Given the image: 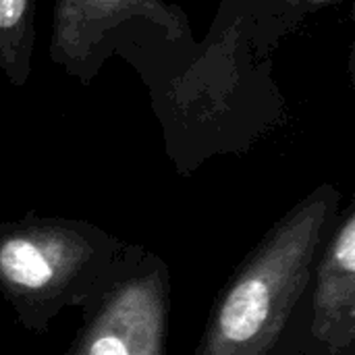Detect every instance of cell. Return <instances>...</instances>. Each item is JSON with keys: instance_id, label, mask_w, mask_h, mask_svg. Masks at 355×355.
Instances as JSON below:
<instances>
[{"instance_id": "obj_1", "label": "cell", "mask_w": 355, "mask_h": 355, "mask_svg": "<svg viewBox=\"0 0 355 355\" xmlns=\"http://www.w3.org/2000/svg\"><path fill=\"white\" fill-rule=\"evenodd\" d=\"M341 200L335 185L322 183L264 233L218 293L196 355H275Z\"/></svg>"}, {"instance_id": "obj_2", "label": "cell", "mask_w": 355, "mask_h": 355, "mask_svg": "<svg viewBox=\"0 0 355 355\" xmlns=\"http://www.w3.org/2000/svg\"><path fill=\"white\" fill-rule=\"evenodd\" d=\"M127 241L64 216L25 214L0 223V295L29 333H46L67 308H81L104 283Z\"/></svg>"}, {"instance_id": "obj_3", "label": "cell", "mask_w": 355, "mask_h": 355, "mask_svg": "<svg viewBox=\"0 0 355 355\" xmlns=\"http://www.w3.org/2000/svg\"><path fill=\"white\" fill-rule=\"evenodd\" d=\"M173 310L168 264L127 243L119 262L79 308L81 327L64 355H164Z\"/></svg>"}, {"instance_id": "obj_4", "label": "cell", "mask_w": 355, "mask_h": 355, "mask_svg": "<svg viewBox=\"0 0 355 355\" xmlns=\"http://www.w3.org/2000/svg\"><path fill=\"white\" fill-rule=\"evenodd\" d=\"M275 355H355V204L341 206Z\"/></svg>"}, {"instance_id": "obj_5", "label": "cell", "mask_w": 355, "mask_h": 355, "mask_svg": "<svg viewBox=\"0 0 355 355\" xmlns=\"http://www.w3.org/2000/svg\"><path fill=\"white\" fill-rule=\"evenodd\" d=\"M131 19L152 21L171 35L187 29L183 12L164 0H56L50 56L87 83L110 31Z\"/></svg>"}, {"instance_id": "obj_6", "label": "cell", "mask_w": 355, "mask_h": 355, "mask_svg": "<svg viewBox=\"0 0 355 355\" xmlns=\"http://www.w3.org/2000/svg\"><path fill=\"white\" fill-rule=\"evenodd\" d=\"M35 46V0H0V69L15 85L29 79Z\"/></svg>"}, {"instance_id": "obj_7", "label": "cell", "mask_w": 355, "mask_h": 355, "mask_svg": "<svg viewBox=\"0 0 355 355\" xmlns=\"http://www.w3.org/2000/svg\"><path fill=\"white\" fill-rule=\"evenodd\" d=\"M289 6L297 8V10H314V8H320V6H327V4H333V2H341V0H287Z\"/></svg>"}]
</instances>
